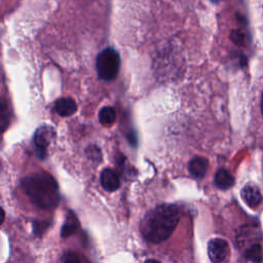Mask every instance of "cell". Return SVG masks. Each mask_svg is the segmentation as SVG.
Wrapping results in <instances>:
<instances>
[{"label":"cell","mask_w":263,"mask_h":263,"mask_svg":"<svg viewBox=\"0 0 263 263\" xmlns=\"http://www.w3.org/2000/svg\"><path fill=\"white\" fill-rule=\"evenodd\" d=\"M180 221L177 205L162 203L150 210L143 218L140 230L143 237L150 242L158 243L168 238Z\"/></svg>","instance_id":"obj_1"},{"label":"cell","mask_w":263,"mask_h":263,"mask_svg":"<svg viewBox=\"0 0 263 263\" xmlns=\"http://www.w3.org/2000/svg\"><path fill=\"white\" fill-rule=\"evenodd\" d=\"M22 187L31 201L42 208H54L59 203L60 194L58 184L48 173H35L22 181Z\"/></svg>","instance_id":"obj_2"},{"label":"cell","mask_w":263,"mask_h":263,"mask_svg":"<svg viewBox=\"0 0 263 263\" xmlns=\"http://www.w3.org/2000/svg\"><path fill=\"white\" fill-rule=\"evenodd\" d=\"M119 66V54L113 48H105L97 57V72L99 77L103 80L114 79L118 74Z\"/></svg>","instance_id":"obj_3"},{"label":"cell","mask_w":263,"mask_h":263,"mask_svg":"<svg viewBox=\"0 0 263 263\" xmlns=\"http://www.w3.org/2000/svg\"><path fill=\"white\" fill-rule=\"evenodd\" d=\"M54 132L50 126H40L34 135V146L36 155L39 159H44L50 140L53 138Z\"/></svg>","instance_id":"obj_4"},{"label":"cell","mask_w":263,"mask_h":263,"mask_svg":"<svg viewBox=\"0 0 263 263\" xmlns=\"http://www.w3.org/2000/svg\"><path fill=\"white\" fill-rule=\"evenodd\" d=\"M229 253L228 242L222 238H213L208 243V254L213 263H221Z\"/></svg>","instance_id":"obj_5"},{"label":"cell","mask_w":263,"mask_h":263,"mask_svg":"<svg viewBox=\"0 0 263 263\" xmlns=\"http://www.w3.org/2000/svg\"><path fill=\"white\" fill-rule=\"evenodd\" d=\"M259 237H260V233L258 229L253 228V226L251 225H248V226H243L239 231V234L237 235V242L239 247H243L246 245H249L250 247L254 243H257V240Z\"/></svg>","instance_id":"obj_6"},{"label":"cell","mask_w":263,"mask_h":263,"mask_svg":"<svg viewBox=\"0 0 263 263\" xmlns=\"http://www.w3.org/2000/svg\"><path fill=\"white\" fill-rule=\"evenodd\" d=\"M241 196L245 202L250 206H256L262 200L261 192L254 184H247L241 190Z\"/></svg>","instance_id":"obj_7"},{"label":"cell","mask_w":263,"mask_h":263,"mask_svg":"<svg viewBox=\"0 0 263 263\" xmlns=\"http://www.w3.org/2000/svg\"><path fill=\"white\" fill-rule=\"evenodd\" d=\"M101 185L107 191H115L120 185L117 174L111 168H105L101 174Z\"/></svg>","instance_id":"obj_8"},{"label":"cell","mask_w":263,"mask_h":263,"mask_svg":"<svg viewBox=\"0 0 263 263\" xmlns=\"http://www.w3.org/2000/svg\"><path fill=\"white\" fill-rule=\"evenodd\" d=\"M209 167V161L206 158L201 156H196L192 158L188 164L189 173L195 178H202Z\"/></svg>","instance_id":"obj_9"},{"label":"cell","mask_w":263,"mask_h":263,"mask_svg":"<svg viewBox=\"0 0 263 263\" xmlns=\"http://www.w3.org/2000/svg\"><path fill=\"white\" fill-rule=\"evenodd\" d=\"M55 112L61 116H70L74 114L77 110V105L75 101L71 98H61L57 100L54 104Z\"/></svg>","instance_id":"obj_10"},{"label":"cell","mask_w":263,"mask_h":263,"mask_svg":"<svg viewBox=\"0 0 263 263\" xmlns=\"http://www.w3.org/2000/svg\"><path fill=\"white\" fill-rule=\"evenodd\" d=\"M214 181L216 186L220 189H228L234 184L233 176L225 168H220L217 171Z\"/></svg>","instance_id":"obj_11"},{"label":"cell","mask_w":263,"mask_h":263,"mask_svg":"<svg viewBox=\"0 0 263 263\" xmlns=\"http://www.w3.org/2000/svg\"><path fill=\"white\" fill-rule=\"evenodd\" d=\"M243 256H245V258H247L250 261H253L255 263H260L262 261V257H263V251H262L261 245L257 242V243L250 246L249 248L246 249Z\"/></svg>","instance_id":"obj_12"},{"label":"cell","mask_w":263,"mask_h":263,"mask_svg":"<svg viewBox=\"0 0 263 263\" xmlns=\"http://www.w3.org/2000/svg\"><path fill=\"white\" fill-rule=\"evenodd\" d=\"M78 226V221L75 217V215H73L72 213H69L63 227H62V231H61V236L62 237H68L70 235H72Z\"/></svg>","instance_id":"obj_13"},{"label":"cell","mask_w":263,"mask_h":263,"mask_svg":"<svg viewBox=\"0 0 263 263\" xmlns=\"http://www.w3.org/2000/svg\"><path fill=\"white\" fill-rule=\"evenodd\" d=\"M116 119L115 110L112 107H104L99 113V120L103 125H111Z\"/></svg>","instance_id":"obj_14"},{"label":"cell","mask_w":263,"mask_h":263,"mask_svg":"<svg viewBox=\"0 0 263 263\" xmlns=\"http://www.w3.org/2000/svg\"><path fill=\"white\" fill-rule=\"evenodd\" d=\"M9 124V109L5 100L0 98V133L6 129Z\"/></svg>","instance_id":"obj_15"},{"label":"cell","mask_w":263,"mask_h":263,"mask_svg":"<svg viewBox=\"0 0 263 263\" xmlns=\"http://www.w3.org/2000/svg\"><path fill=\"white\" fill-rule=\"evenodd\" d=\"M230 39L236 45H243L246 40V35L240 30H232L230 33Z\"/></svg>","instance_id":"obj_16"},{"label":"cell","mask_w":263,"mask_h":263,"mask_svg":"<svg viewBox=\"0 0 263 263\" xmlns=\"http://www.w3.org/2000/svg\"><path fill=\"white\" fill-rule=\"evenodd\" d=\"M62 263H80L77 256L73 253H68L63 257Z\"/></svg>","instance_id":"obj_17"},{"label":"cell","mask_w":263,"mask_h":263,"mask_svg":"<svg viewBox=\"0 0 263 263\" xmlns=\"http://www.w3.org/2000/svg\"><path fill=\"white\" fill-rule=\"evenodd\" d=\"M4 219H5V213H4L3 209H2V208H0V224H2V223H3Z\"/></svg>","instance_id":"obj_18"},{"label":"cell","mask_w":263,"mask_h":263,"mask_svg":"<svg viewBox=\"0 0 263 263\" xmlns=\"http://www.w3.org/2000/svg\"><path fill=\"white\" fill-rule=\"evenodd\" d=\"M145 263H160V262L157 260H154V259H149V260H146Z\"/></svg>","instance_id":"obj_19"},{"label":"cell","mask_w":263,"mask_h":263,"mask_svg":"<svg viewBox=\"0 0 263 263\" xmlns=\"http://www.w3.org/2000/svg\"><path fill=\"white\" fill-rule=\"evenodd\" d=\"M261 111L263 114V95H262V99H261Z\"/></svg>","instance_id":"obj_20"},{"label":"cell","mask_w":263,"mask_h":263,"mask_svg":"<svg viewBox=\"0 0 263 263\" xmlns=\"http://www.w3.org/2000/svg\"><path fill=\"white\" fill-rule=\"evenodd\" d=\"M213 1H214V2H218L219 0H213Z\"/></svg>","instance_id":"obj_21"}]
</instances>
